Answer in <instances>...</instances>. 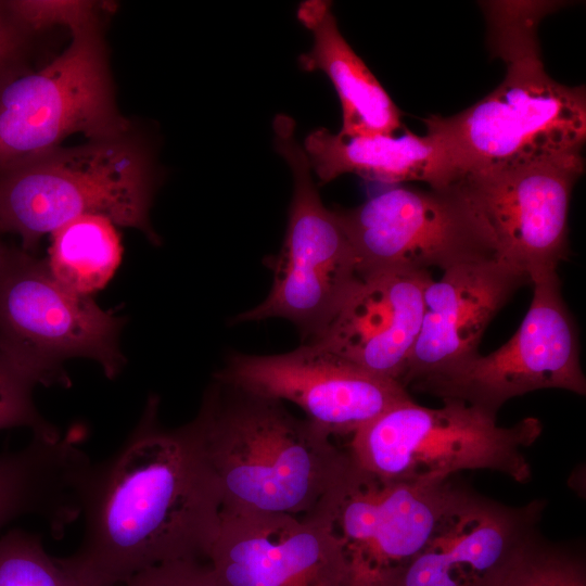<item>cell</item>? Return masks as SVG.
<instances>
[{
  "label": "cell",
  "instance_id": "obj_2",
  "mask_svg": "<svg viewBox=\"0 0 586 586\" xmlns=\"http://www.w3.org/2000/svg\"><path fill=\"white\" fill-rule=\"evenodd\" d=\"M221 511L305 515L352 470L346 450L283 402L214 379L192 420Z\"/></svg>",
  "mask_w": 586,
  "mask_h": 586
},
{
  "label": "cell",
  "instance_id": "obj_28",
  "mask_svg": "<svg viewBox=\"0 0 586 586\" xmlns=\"http://www.w3.org/2000/svg\"><path fill=\"white\" fill-rule=\"evenodd\" d=\"M0 235H1V231H0ZM8 247L0 239V262L2 260L5 252L8 251Z\"/></svg>",
  "mask_w": 586,
  "mask_h": 586
},
{
  "label": "cell",
  "instance_id": "obj_20",
  "mask_svg": "<svg viewBox=\"0 0 586 586\" xmlns=\"http://www.w3.org/2000/svg\"><path fill=\"white\" fill-rule=\"evenodd\" d=\"M331 8L326 0L300 3L297 18L314 37L311 50L298 58L301 68L322 71L334 86L342 105L340 136H393L403 128L402 113L342 36Z\"/></svg>",
  "mask_w": 586,
  "mask_h": 586
},
{
  "label": "cell",
  "instance_id": "obj_5",
  "mask_svg": "<svg viewBox=\"0 0 586 586\" xmlns=\"http://www.w3.org/2000/svg\"><path fill=\"white\" fill-rule=\"evenodd\" d=\"M441 408L400 402L352 435L346 450L360 473L382 483H425L462 470L488 469L524 483V455L542 433L536 418L500 426L496 413L461 400Z\"/></svg>",
  "mask_w": 586,
  "mask_h": 586
},
{
  "label": "cell",
  "instance_id": "obj_15",
  "mask_svg": "<svg viewBox=\"0 0 586 586\" xmlns=\"http://www.w3.org/2000/svg\"><path fill=\"white\" fill-rule=\"evenodd\" d=\"M542 510L539 501L514 508L467 491L395 586H505Z\"/></svg>",
  "mask_w": 586,
  "mask_h": 586
},
{
  "label": "cell",
  "instance_id": "obj_24",
  "mask_svg": "<svg viewBox=\"0 0 586 586\" xmlns=\"http://www.w3.org/2000/svg\"><path fill=\"white\" fill-rule=\"evenodd\" d=\"M34 386L21 378L0 356V430L24 426L33 435L58 437L59 430L38 411Z\"/></svg>",
  "mask_w": 586,
  "mask_h": 586
},
{
  "label": "cell",
  "instance_id": "obj_27",
  "mask_svg": "<svg viewBox=\"0 0 586 586\" xmlns=\"http://www.w3.org/2000/svg\"><path fill=\"white\" fill-rule=\"evenodd\" d=\"M30 33L13 16L5 1H0V91L23 74V60Z\"/></svg>",
  "mask_w": 586,
  "mask_h": 586
},
{
  "label": "cell",
  "instance_id": "obj_21",
  "mask_svg": "<svg viewBox=\"0 0 586 586\" xmlns=\"http://www.w3.org/2000/svg\"><path fill=\"white\" fill-rule=\"evenodd\" d=\"M123 257L116 225L102 215L76 217L51 233L48 257L51 276L75 294L89 296L106 286Z\"/></svg>",
  "mask_w": 586,
  "mask_h": 586
},
{
  "label": "cell",
  "instance_id": "obj_19",
  "mask_svg": "<svg viewBox=\"0 0 586 586\" xmlns=\"http://www.w3.org/2000/svg\"><path fill=\"white\" fill-rule=\"evenodd\" d=\"M89 461L69 435H33L23 448L0 453V530L36 515L62 537L80 515L79 483Z\"/></svg>",
  "mask_w": 586,
  "mask_h": 586
},
{
  "label": "cell",
  "instance_id": "obj_6",
  "mask_svg": "<svg viewBox=\"0 0 586 586\" xmlns=\"http://www.w3.org/2000/svg\"><path fill=\"white\" fill-rule=\"evenodd\" d=\"M125 318L60 284L44 259L8 247L0 262V356L34 387L71 385L65 362L88 358L109 379L123 369Z\"/></svg>",
  "mask_w": 586,
  "mask_h": 586
},
{
  "label": "cell",
  "instance_id": "obj_23",
  "mask_svg": "<svg viewBox=\"0 0 586 586\" xmlns=\"http://www.w3.org/2000/svg\"><path fill=\"white\" fill-rule=\"evenodd\" d=\"M505 586H586L585 569L578 557L542 544L536 535Z\"/></svg>",
  "mask_w": 586,
  "mask_h": 586
},
{
  "label": "cell",
  "instance_id": "obj_26",
  "mask_svg": "<svg viewBox=\"0 0 586 586\" xmlns=\"http://www.w3.org/2000/svg\"><path fill=\"white\" fill-rule=\"evenodd\" d=\"M118 586H219L204 561L182 560L145 569Z\"/></svg>",
  "mask_w": 586,
  "mask_h": 586
},
{
  "label": "cell",
  "instance_id": "obj_1",
  "mask_svg": "<svg viewBox=\"0 0 586 586\" xmlns=\"http://www.w3.org/2000/svg\"><path fill=\"white\" fill-rule=\"evenodd\" d=\"M157 405L151 397L120 447L82 473V535L59 558L81 586H118L158 564L207 561L220 492L193 422L164 428Z\"/></svg>",
  "mask_w": 586,
  "mask_h": 586
},
{
  "label": "cell",
  "instance_id": "obj_8",
  "mask_svg": "<svg viewBox=\"0 0 586 586\" xmlns=\"http://www.w3.org/2000/svg\"><path fill=\"white\" fill-rule=\"evenodd\" d=\"M69 46L37 72L0 91V170L39 156L73 133L90 140L125 137L99 20L71 30Z\"/></svg>",
  "mask_w": 586,
  "mask_h": 586
},
{
  "label": "cell",
  "instance_id": "obj_10",
  "mask_svg": "<svg viewBox=\"0 0 586 586\" xmlns=\"http://www.w3.org/2000/svg\"><path fill=\"white\" fill-rule=\"evenodd\" d=\"M530 308L513 336L493 353L412 386L496 413L509 399L543 388L586 393L577 330L556 271L535 276Z\"/></svg>",
  "mask_w": 586,
  "mask_h": 586
},
{
  "label": "cell",
  "instance_id": "obj_7",
  "mask_svg": "<svg viewBox=\"0 0 586 586\" xmlns=\"http://www.w3.org/2000/svg\"><path fill=\"white\" fill-rule=\"evenodd\" d=\"M273 131L277 151L289 164L294 180L288 227L273 262L268 296L235 321L286 319L304 339L313 341L358 280L359 265L334 212L320 199L308 157L296 140L293 118L278 114Z\"/></svg>",
  "mask_w": 586,
  "mask_h": 586
},
{
  "label": "cell",
  "instance_id": "obj_12",
  "mask_svg": "<svg viewBox=\"0 0 586 586\" xmlns=\"http://www.w3.org/2000/svg\"><path fill=\"white\" fill-rule=\"evenodd\" d=\"M582 153L467 173L459 183L488 226L496 257L530 279L556 271L568 254L572 190Z\"/></svg>",
  "mask_w": 586,
  "mask_h": 586
},
{
  "label": "cell",
  "instance_id": "obj_25",
  "mask_svg": "<svg viewBox=\"0 0 586 586\" xmlns=\"http://www.w3.org/2000/svg\"><path fill=\"white\" fill-rule=\"evenodd\" d=\"M13 16L29 33L62 25L69 30L98 20L99 4L93 1H5Z\"/></svg>",
  "mask_w": 586,
  "mask_h": 586
},
{
  "label": "cell",
  "instance_id": "obj_14",
  "mask_svg": "<svg viewBox=\"0 0 586 586\" xmlns=\"http://www.w3.org/2000/svg\"><path fill=\"white\" fill-rule=\"evenodd\" d=\"M215 378L297 405L330 436L353 435L411 398L402 384L370 374L310 342L279 355H232Z\"/></svg>",
  "mask_w": 586,
  "mask_h": 586
},
{
  "label": "cell",
  "instance_id": "obj_3",
  "mask_svg": "<svg viewBox=\"0 0 586 586\" xmlns=\"http://www.w3.org/2000/svg\"><path fill=\"white\" fill-rule=\"evenodd\" d=\"M549 2H487L491 49L506 63L504 80L464 111L424 124L451 143L464 175L472 170L582 153L584 86L569 87L545 71L536 29Z\"/></svg>",
  "mask_w": 586,
  "mask_h": 586
},
{
  "label": "cell",
  "instance_id": "obj_16",
  "mask_svg": "<svg viewBox=\"0 0 586 586\" xmlns=\"http://www.w3.org/2000/svg\"><path fill=\"white\" fill-rule=\"evenodd\" d=\"M528 277L498 257L461 264L431 279L402 384L443 374L479 354L488 323Z\"/></svg>",
  "mask_w": 586,
  "mask_h": 586
},
{
  "label": "cell",
  "instance_id": "obj_13",
  "mask_svg": "<svg viewBox=\"0 0 586 586\" xmlns=\"http://www.w3.org/2000/svg\"><path fill=\"white\" fill-rule=\"evenodd\" d=\"M337 488L301 517L221 511L207 564L219 586H345Z\"/></svg>",
  "mask_w": 586,
  "mask_h": 586
},
{
  "label": "cell",
  "instance_id": "obj_17",
  "mask_svg": "<svg viewBox=\"0 0 586 586\" xmlns=\"http://www.w3.org/2000/svg\"><path fill=\"white\" fill-rule=\"evenodd\" d=\"M431 279L429 271L360 273L330 323L310 343L370 374L402 384Z\"/></svg>",
  "mask_w": 586,
  "mask_h": 586
},
{
  "label": "cell",
  "instance_id": "obj_18",
  "mask_svg": "<svg viewBox=\"0 0 586 586\" xmlns=\"http://www.w3.org/2000/svg\"><path fill=\"white\" fill-rule=\"evenodd\" d=\"M303 148L321 186L343 174H356L384 184L421 181L430 189H444L464 176L451 143L430 125L423 136L406 130L399 137L347 138L318 128L305 138Z\"/></svg>",
  "mask_w": 586,
  "mask_h": 586
},
{
  "label": "cell",
  "instance_id": "obj_4",
  "mask_svg": "<svg viewBox=\"0 0 586 586\" xmlns=\"http://www.w3.org/2000/svg\"><path fill=\"white\" fill-rule=\"evenodd\" d=\"M153 189L146 154L126 136L58 146L0 170V231L17 234L33 254L44 234L94 214L157 243L149 219Z\"/></svg>",
  "mask_w": 586,
  "mask_h": 586
},
{
  "label": "cell",
  "instance_id": "obj_22",
  "mask_svg": "<svg viewBox=\"0 0 586 586\" xmlns=\"http://www.w3.org/2000/svg\"><path fill=\"white\" fill-rule=\"evenodd\" d=\"M0 586H81L40 536L14 528L0 537Z\"/></svg>",
  "mask_w": 586,
  "mask_h": 586
},
{
  "label": "cell",
  "instance_id": "obj_9",
  "mask_svg": "<svg viewBox=\"0 0 586 586\" xmlns=\"http://www.w3.org/2000/svg\"><path fill=\"white\" fill-rule=\"evenodd\" d=\"M333 212L360 273L446 270L496 257L492 232L459 181L430 190L392 186Z\"/></svg>",
  "mask_w": 586,
  "mask_h": 586
},
{
  "label": "cell",
  "instance_id": "obj_11",
  "mask_svg": "<svg viewBox=\"0 0 586 586\" xmlns=\"http://www.w3.org/2000/svg\"><path fill=\"white\" fill-rule=\"evenodd\" d=\"M466 492L450 479L382 483L352 464L334 509L345 586H395Z\"/></svg>",
  "mask_w": 586,
  "mask_h": 586
}]
</instances>
